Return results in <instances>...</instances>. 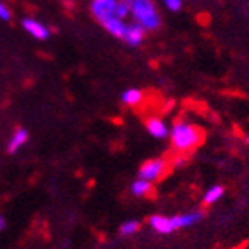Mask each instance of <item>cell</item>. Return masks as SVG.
I'll use <instances>...</instances> for the list:
<instances>
[{"mask_svg": "<svg viewBox=\"0 0 249 249\" xmlns=\"http://www.w3.org/2000/svg\"><path fill=\"white\" fill-rule=\"evenodd\" d=\"M131 13L145 30H157L160 26V18L152 0H131Z\"/></svg>", "mask_w": 249, "mask_h": 249, "instance_id": "cell-1", "label": "cell"}, {"mask_svg": "<svg viewBox=\"0 0 249 249\" xmlns=\"http://www.w3.org/2000/svg\"><path fill=\"white\" fill-rule=\"evenodd\" d=\"M171 140H173V145L176 148L188 150L199 143L200 133L196 125L187 124V122H178V124H175L173 131H171Z\"/></svg>", "mask_w": 249, "mask_h": 249, "instance_id": "cell-2", "label": "cell"}, {"mask_svg": "<svg viewBox=\"0 0 249 249\" xmlns=\"http://www.w3.org/2000/svg\"><path fill=\"white\" fill-rule=\"evenodd\" d=\"M164 169H166L164 160H159V159L157 160H148L140 167V178L146 179V181H155V179L160 178Z\"/></svg>", "mask_w": 249, "mask_h": 249, "instance_id": "cell-3", "label": "cell"}, {"mask_svg": "<svg viewBox=\"0 0 249 249\" xmlns=\"http://www.w3.org/2000/svg\"><path fill=\"white\" fill-rule=\"evenodd\" d=\"M119 0H94L92 2V14L98 18V21H105L107 18L115 16V7Z\"/></svg>", "mask_w": 249, "mask_h": 249, "instance_id": "cell-4", "label": "cell"}, {"mask_svg": "<svg viewBox=\"0 0 249 249\" xmlns=\"http://www.w3.org/2000/svg\"><path fill=\"white\" fill-rule=\"evenodd\" d=\"M23 28H25L32 37L38 38V40L49 38V30H47V26H44L42 23H38V21L32 19V18L23 21Z\"/></svg>", "mask_w": 249, "mask_h": 249, "instance_id": "cell-5", "label": "cell"}, {"mask_svg": "<svg viewBox=\"0 0 249 249\" xmlns=\"http://www.w3.org/2000/svg\"><path fill=\"white\" fill-rule=\"evenodd\" d=\"M150 225L154 227L155 232L159 233H173L176 230L175 227V221H173V218H166V216H160V214H155L150 218Z\"/></svg>", "mask_w": 249, "mask_h": 249, "instance_id": "cell-6", "label": "cell"}, {"mask_svg": "<svg viewBox=\"0 0 249 249\" xmlns=\"http://www.w3.org/2000/svg\"><path fill=\"white\" fill-rule=\"evenodd\" d=\"M101 25H103L105 28H107L112 35H115V37H119V38H124L125 28H127V26H125L124 23H122L121 18L110 16V18H107L105 21H101Z\"/></svg>", "mask_w": 249, "mask_h": 249, "instance_id": "cell-7", "label": "cell"}, {"mask_svg": "<svg viewBox=\"0 0 249 249\" xmlns=\"http://www.w3.org/2000/svg\"><path fill=\"white\" fill-rule=\"evenodd\" d=\"M143 26L142 25H129L125 28V35L122 40H125L129 46H140L143 40Z\"/></svg>", "mask_w": 249, "mask_h": 249, "instance_id": "cell-8", "label": "cell"}, {"mask_svg": "<svg viewBox=\"0 0 249 249\" xmlns=\"http://www.w3.org/2000/svg\"><path fill=\"white\" fill-rule=\"evenodd\" d=\"M26 142H28V131H26V129H16L13 138H11V142H9V145H7V152L9 154H16L18 150L25 145Z\"/></svg>", "mask_w": 249, "mask_h": 249, "instance_id": "cell-9", "label": "cell"}, {"mask_svg": "<svg viewBox=\"0 0 249 249\" xmlns=\"http://www.w3.org/2000/svg\"><path fill=\"white\" fill-rule=\"evenodd\" d=\"M146 127H148V133L157 140H164L167 136V125L160 119H150L146 122Z\"/></svg>", "mask_w": 249, "mask_h": 249, "instance_id": "cell-10", "label": "cell"}, {"mask_svg": "<svg viewBox=\"0 0 249 249\" xmlns=\"http://www.w3.org/2000/svg\"><path fill=\"white\" fill-rule=\"evenodd\" d=\"M202 220V213H188V214L181 216H173V221H175L176 229H181V227H190V225L197 223V221Z\"/></svg>", "mask_w": 249, "mask_h": 249, "instance_id": "cell-11", "label": "cell"}, {"mask_svg": "<svg viewBox=\"0 0 249 249\" xmlns=\"http://www.w3.org/2000/svg\"><path fill=\"white\" fill-rule=\"evenodd\" d=\"M150 192H152V183L146 181V179L138 178L136 181L131 183V194L136 197H143V196H148Z\"/></svg>", "mask_w": 249, "mask_h": 249, "instance_id": "cell-12", "label": "cell"}, {"mask_svg": "<svg viewBox=\"0 0 249 249\" xmlns=\"http://www.w3.org/2000/svg\"><path fill=\"white\" fill-rule=\"evenodd\" d=\"M142 98H143L142 91H138V89H127L125 92H122V101H124L125 105H131V107L140 103Z\"/></svg>", "mask_w": 249, "mask_h": 249, "instance_id": "cell-13", "label": "cell"}, {"mask_svg": "<svg viewBox=\"0 0 249 249\" xmlns=\"http://www.w3.org/2000/svg\"><path fill=\"white\" fill-rule=\"evenodd\" d=\"M223 192H225L223 187H220V185H214V187H211L208 192H206V196H204V202H206V204L216 202V200L223 196Z\"/></svg>", "mask_w": 249, "mask_h": 249, "instance_id": "cell-14", "label": "cell"}, {"mask_svg": "<svg viewBox=\"0 0 249 249\" xmlns=\"http://www.w3.org/2000/svg\"><path fill=\"white\" fill-rule=\"evenodd\" d=\"M140 230V221H125L121 225V235H133Z\"/></svg>", "mask_w": 249, "mask_h": 249, "instance_id": "cell-15", "label": "cell"}, {"mask_svg": "<svg viewBox=\"0 0 249 249\" xmlns=\"http://www.w3.org/2000/svg\"><path fill=\"white\" fill-rule=\"evenodd\" d=\"M164 4H166V7L169 9V11H173V13H178L179 9H181V0H162Z\"/></svg>", "mask_w": 249, "mask_h": 249, "instance_id": "cell-16", "label": "cell"}, {"mask_svg": "<svg viewBox=\"0 0 249 249\" xmlns=\"http://www.w3.org/2000/svg\"><path fill=\"white\" fill-rule=\"evenodd\" d=\"M9 18H11V11H9L7 7H5L2 2H0V19H5L7 21Z\"/></svg>", "mask_w": 249, "mask_h": 249, "instance_id": "cell-17", "label": "cell"}, {"mask_svg": "<svg viewBox=\"0 0 249 249\" xmlns=\"http://www.w3.org/2000/svg\"><path fill=\"white\" fill-rule=\"evenodd\" d=\"M4 227H5V220L0 216V230H4Z\"/></svg>", "mask_w": 249, "mask_h": 249, "instance_id": "cell-18", "label": "cell"}, {"mask_svg": "<svg viewBox=\"0 0 249 249\" xmlns=\"http://www.w3.org/2000/svg\"><path fill=\"white\" fill-rule=\"evenodd\" d=\"M248 143H249V136H248Z\"/></svg>", "mask_w": 249, "mask_h": 249, "instance_id": "cell-19", "label": "cell"}]
</instances>
